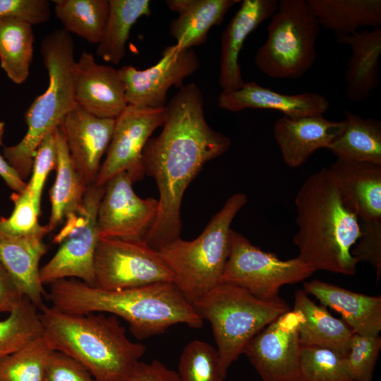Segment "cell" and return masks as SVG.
I'll list each match as a JSON object with an SVG mask.
<instances>
[{
    "label": "cell",
    "mask_w": 381,
    "mask_h": 381,
    "mask_svg": "<svg viewBox=\"0 0 381 381\" xmlns=\"http://www.w3.org/2000/svg\"><path fill=\"white\" fill-rule=\"evenodd\" d=\"M203 107L198 86L183 85L165 107L162 131L143 150L145 174L155 179L159 193L157 215L145 239L156 250L181 238L184 192L205 164L231 145L229 137L208 124Z\"/></svg>",
    "instance_id": "cell-1"
},
{
    "label": "cell",
    "mask_w": 381,
    "mask_h": 381,
    "mask_svg": "<svg viewBox=\"0 0 381 381\" xmlns=\"http://www.w3.org/2000/svg\"><path fill=\"white\" fill-rule=\"evenodd\" d=\"M52 306L68 313H104L123 319L138 339L164 333L182 323L200 328L203 320L174 282L104 290L77 279H64L50 284Z\"/></svg>",
    "instance_id": "cell-2"
},
{
    "label": "cell",
    "mask_w": 381,
    "mask_h": 381,
    "mask_svg": "<svg viewBox=\"0 0 381 381\" xmlns=\"http://www.w3.org/2000/svg\"><path fill=\"white\" fill-rule=\"evenodd\" d=\"M298 258L315 271L356 273L351 249L360 234L359 219L344 199L328 168L310 175L296 198Z\"/></svg>",
    "instance_id": "cell-3"
},
{
    "label": "cell",
    "mask_w": 381,
    "mask_h": 381,
    "mask_svg": "<svg viewBox=\"0 0 381 381\" xmlns=\"http://www.w3.org/2000/svg\"><path fill=\"white\" fill-rule=\"evenodd\" d=\"M39 310L54 350L79 362L96 381L126 380L146 351L128 339L117 316L68 313L46 304Z\"/></svg>",
    "instance_id": "cell-4"
},
{
    "label": "cell",
    "mask_w": 381,
    "mask_h": 381,
    "mask_svg": "<svg viewBox=\"0 0 381 381\" xmlns=\"http://www.w3.org/2000/svg\"><path fill=\"white\" fill-rule=\"evenodd\" d=\"M40 54L49 83L25 112L28 129L16 145L4 146L3 156L24 181L30 176L35 152L52 130L57 128L75 106L74 42L71 34L57 29L40 43Z\"/></svg>",
    "instance_id": "cell-5"
},
{
    "label": "cell",
    "mask_w": 381,
    "mask_h": 381,
    "mask_svg": "<svg viewBox=\"0 0 381 381\" xmlns=\"http://www.w3.org/2000/svg\"><path fill=\"white\" fill-rule=\"evenodd\" d=\"M247 202L243 193L232 195L198 238H179L157 250L173 273L174 284L190 304L221 283L229 253L231 224Z\"/></svg>",
    "instance_id": "cell-6"
},
{
    "label": "cell",
    "mask_w": 381,
    "mask_h": 381,
    "mask_svg": "<svg viewBox=\"0 0 381 381\" xmlns=\"http://www.w3.org/2000/svg\"><path fill=\"white\" fill-rule=\"evenodd\" d=\"M212 327L223 372L243 354L260 330L290 310L285 300H260L238 286L220 283L192 304Z\"/></svg>",
    "instance_id": "cell-7"
},
{
    "label": "cell",
    "mask_w": 381,
    "mask_h": 381,
    "mask_svg": "<svg viewBox=\"0 0 381 381\" xmlns=\"http://www.w3.org/2000/svg\"><path fill=\"white\" fill-rule=\"evenodd\" d=\"M267 26V38L255 56L257 68L267 77L297 79L317 59L320 26L307 0H279Z\"/></svg>",
    "instance_id": "cell-8"
},
{
    "label": "cell",
    "mask_w": 381,
    "mask_h": 381,
    "mask_svg": "<svg viewBox=\"0 0 381 381\" xmlns=\"http://www.w3.org/2000/svg\"><path fill=\"white\" fill-rule=\"evenodd\" d=\"M315 272L298 257L281 260L231 229L229 253L221 283L238 286L260 300L268 301L279 296L282 286L303 282Z\"/></svg>",
    "instance_id": "cell-9"
},
{
    "label": "cell",
    "mask_w": 381,
    "mask_h": 381,
    "mask_svg": "<svg viewBox=\"0 0 381 381\" xmlns=\"http://www.w3.org/2000/svg\"><path fill=\"white\" fill-rule=\"evenodd\" d=\"M104 190V186H88L82 210L64 222L53 240L59 248L40 269L44 285L73 278L95 286L94 261L99 241L97 218Z\"/></svg>",
    "instance_id": "cell-10"
},
{
    "label": "cell",
    "mask_w": 381,
    "mask_h": 381,
    "mask_svg": "<svg viewBox=\"0 0 381 381\" xmlns=\"http://www.w3.org/2000/svg\"><path fill=\"white\" fill-rule=\"evenodd\" d=\"M94 270L95 286L104 290L174 282L173 273L158 251L145 241L99 238Z\"/></svg>",
    "instance_id": "cell-11"
},
{
    "label": "cell",
    "mask_w": 381,
    "mask_h": 381,
    "mask_svg": "<svg viewBox=\"0 0 381 381\" xmlns=\"http://www.w3.org/2000/svg\"><path fill=\"white\" fill-rule=\"evenodd\" d=\"M301 313L290 310L270 323L246 344L243 353L262 381H301Z\"/></svg>",
    "instance_id": "cell-12"
},
{
    "label": "cell",
    "mask_w": 381,
    "mask_h": 381,
    "mask_svg": "<svg viewBox=\"0 0 381 381\" xmlns=\"http://www.w3.org/2000/svg\"><path fill=\"white\" fill-rule=\"evenodd\" d=\"M164 119L165 107L151 109L128 105L115 119L107 157L94 185L104 186L111 178L123 171L133 183L142 179L145 174L143 150L152 133L163 125Z\"/></svg>",
    "instance_id": "cell-13"
},
{
    "label": "cell",
    "mask_w": 381,
    "mask_h": 381,
    "mask_svg": "<svg viewBox=\"0 0 381 381\" xmlns=\"http://www.w3.org/2000/svg\"><path fill=\"white\" fill-rule=\"evenodd\" d=\"M133 183L123 171L105 184L97 218L99 238L145 241L157 217L159 202L138 197Z\"/></svg>",
    "instance_id": "cell-14"
},
{
    "label": "cell",
    "mask_w": 381,
    "mask_h": 381,
    "mask_svg": "<svg viewBox=\"0 0 381 381\" xmlns=\"http://www.w3.org/2000/svg\"><path fill=\"white\" fill-rule=\"evenodd\" d=\"M200 65L193 49L167 47L159 61L144 70L126 65L118 69L123 82L128 105L159 109L167 105L171 86L181 88L184 80L193 75Z\"/></svg>",
    "instance_id": "cell-15"
},
{
    "label": "cell",
    "mask_w": 381,
    "mask_h": 381,
    "mask_svg": "<svg viewBox=\"0 0 381 381\" xmlns=\"http://www.w3.org/2000/svg\"><path fill=\"white\" fill-rule=\"evenodd\" d=\"M114 125L115 119L95 116L75 104L59 126L73 166L87 186L96 182Z\"/></svg>",
    "instance_id": "cell-16"
},
{
    "label": "cell",
    "mask_w": 381,
    "mask_h": 381,
    "mask_svg": "<svg viewBox=\"0 0 381 381\" xmlns=\"http://www.w3.org/2000/svg\"><path fill=\"white\" fill-rule=\"evenodd\" d=\"M74 92L76 104L99 118L116 119L128 106L119 71L98 64L87 52L75 62Z\"/></svg>",
    "instance_id": "cell-17"
},
{
    "label": "cell",
    "mask_w": 381,
    "mask_h": 381,
    "mask_svg": "<svg viewBox=\"0 0 381 381\" xmlns=\"http://www.w3.org/2000/svg\"><path fill=\"white\" fill-rule=\"evenodd\" d=\"M277 7V0L241 1L221 36L219 84L222 92H233L243 85L238 59L244 42L262 22L272 16Z\"/></svg>",
    "instance_id": "cell-18"
},
{
    "label": "cell",
    "mask_w": 381,
    "mask_h": 381,
    "mask_svg": "<svg viewBox=\"0 0 381 381\" xmlns=\"http://www.w3.org/2000/svg\"><path fill=\"white\" fill-rule=\"evenodd\" d=\"M344 124V120L333 121L322 115L300 118L282 116L275 121L273 134L284 163L297 168L318 150L327 149L341 133Z\"/></svg>",
    "instance_id": "cell-19"
},
{
    "label": "cell",
    "mask_w": 381,
    "mask_h": 381,
    "mask_svg": "<svg viewBox=\"0 0 381 381\" xmlns=\"http://www.w3.org/2000/svg\"><path fill=\"white\" fill-rule=\"evenodd\" d=\"M329 105V99L318 93L283 94L255 81L245 82L240 89L233 92H222L218 97V106L226 111L267 109L280 111L291 118L323 115Z\"/></svg>",
    "instance_id": "cell-20"
},
{
    "label": "cell",
    "mask_w": 381,
    "mask_h": 381,
    "mask_svg": "<svg viewBox=\"0 0 381 381\" xmlns=\"http://www.w3.org/2000/svg\"><path fill=\"white\" fill-rule=\"evenodd\" d=\"M44 233L25 236L8 234L0 229V263L23 295L40 309L47 296L40 280V262L47 253Z\"/></svg>",
    "instance_id": "cell-21"
},
{
    "label": "cell",
    "mask_w": 381,
    "mask_h": 381,
    "mask_svg": "<svg viewBox=\"0 0 381 381\" xmlns=\"http://www.w3.org/2000/svg\"><path fill=\"white\" fill-rule=\"evenodd\" d=\"M303 290L322 305L341 315L353 333L377 336L381 331V296L354 292L337 285L313 279L303 283Z\"/></svg>",
    "instance_id": "cell-22"
},
{
    "label": "cell",
    "mask_w": 381,
    "mask_h": 381,
    "mask_svg": "<svg viewBox=\"0 0 381 381\" xmlns=\"http://www.w3.org/2000/svg\"><path fill=\"white\" fill-rule=\"evenodd\" d=\"M358 219L381 220V165L337 159L328 168Z\"/></svg>",
    "instance_id": "cell-23"
},
{
    "label": "cell",
    "mask_w": 381,
    "mask_h": 381,
    "mask_svg": "<svg viewBox=\"0 0 381 381\" xmlns=\"http://www.w3.org/2000/svg\"><path fill=\"white\" fill-rule=\"evenodd\" d=\"M337 38L338 43L350 46L352 51L344 76L346 97L351 102L364 101L380 85L381 28L358 30Z\"/></svg>",
    "instance_id": "cell-24"
},
{
    "label": "cell",
    "mask_w": 381,
    "mask_h": 381,
    "mask_svg": "<svg viewBox=\"0 0 381 381\" xmlns=\"http://www.w3.org/2000/svg\"><path fill=\"white\" fill-rule=\"evenodd\" d=\"M241 0H167L169 9L179 13L169 32L175 45L193 49L206 42L210 30L219 25L229 9Z\"/></svg>",
    "instance_id": "cell-25"
},
{
    "label": "cell",
    "mask_w": 381,
    "mask_h": 381,
    "mask_svg": "<svg viewBox=\"0 0 381 381\" xmlns=\"http://www.w3.org/2000/svg\"><path fill=\"white\" fill-rule=\"evenodd\" d=\"M293 309L302 315L298 327L302 345L329 348L346 354L353 332L342 319L334 318L325 306L315 303L303 289L295 292Z\"/></svg>",
    "instance_id": "cell-26"
},
{
    "label": "cell",
    "mask_w": 381,
    "mask_h": 381,
    "mask_svg": "<svg viewBox=\"0 0 381 381\" xmlns=\"http://www.w3.org/2000/svg\"><path fill=\"white\" fill-rule=\"evenodd\" d=\"M56 176L49 191L51 214L46 225L49 232L82 210L88 187L73 166L65 138L59 126L56 128Z\"/></svg>",
    "instance_id": "cell-27"
},
{
    "label": "cell",
    "mask_w": 381,
    "mask_h": 381,
    "mask_svg": "<svg viewBox=\"0 0 381 381\" xmlns=\"http://www.w3.org/2000/svg\"><path fill=\"white\" fill-rule=\"evenodd\" d=\"M320 28L336 37L351 35L361 27L381 25L380 0H307Z\"/></svg>",
    "instance_id": "cell-28"
},
{
    "label": "cell",
    "mask_w": 381,
    "mask_h": 381,
    "mask_svg": "<svg viewBox=\"0 0 381 381\" xmlns=\"http://www.w3.org/2000/svg\"><path fill=\"white\" fill-rule=\"evenodd\" d=\"M344 127L327 150L337 159L381 165V122L344 111Z\"/></svg>",
    "instance_id": "cell-29"
},
{
    "label": "cell",
    "mask_w": 381,
    "mask_h": 381,
    "mask_svg": "<svg viewBox=\"0 0 381 381\" xmlns=\"http://www.w3.org/2000/svg\"><path fill=\"white\" fill-rule=\"evenodd\" d=\"M109 11L96 53L104 61L118 64L126 55V45L136 21L151 14L149 0H109Z\"/></svg>",
    "instance_id": "cell-30"
},
{
    "label": "cell",
    "mask_w": 381,
    "mask_h": 381,
    "mask_svg": "<svg viewBox=\"0 0 381 381\" xmlns=\"http://www.w3.org/2000/svg\"><path fill=\"white\" fill-rule=\"evenodd\" d=\"M32 25L17 20H0V66L17 85L25 83L33 58Z\"/></svg>",
    "instance_id": "cell-31"
},
{
    "label": "cell",
    "mask_w": 381,
    "mask_h": 381,
    "mask_svg": "<svg viewBox=\"0 0 381 381\" xmlns=\"http://www.w3.org/2000/svg\"><path fill=\"white\" fill-rule=\"evenodd\" d=\"M54 12L64 30L97 44L109 11V0H55Z\"/></svg>",
    "instance_id": "cell-32"
},
{
    "label": "cell",
    "mask_w": 381,
    "mask_h": 381,
    "mask_svg": "<svg viewBox=\"0 0 381 381\" xmlns=\"http://www.w3.org/2000/svg\"><path fill=\"white\" fill-rule=\"evenodd\" d=\"M8 314L0 320V359L44 334L40 310L28 298Z\"/></svg>",
    "instance_id": "cell-33"
},
{
    "label": "cell",
    "mask_w": 381,
    "mask_h": 381,
    "mask_svg": "<svg viewBox=\"0 0 381 381\" xmlns=\"http://www.w3.org/2000/svg\"><path fill=\"white\" fill-rule=\"evenodd\" d=\"M54 351L44 334L37 338L0 359V381H44Z\"/></svg>",
    "instance_id": "cell-34"
},
{
    "label": "cell",
    "mask_w": 381,
    "mask_h": 381,
    "mask_svg": "<svg viewBox=\"0 0 381 381\" xmlns=\"http://www.w3.org/2000/svg\"><path fill=\"white\" fill-rule=\"evenodd\" d=\"M177 373L180 381H224L226 376L217 349L199 339L190 341L183 349Z\"/></svg>",
    "instance_id": "cell-35"
},
{
    "label": "cell",
    "mask_w": 381,
    "mask_h": 381,
    "mask_svg": "<svg viewBox=\"0 0 381 381\" xmlns=\"http://www.w3.org/2000/svg\"><path fill=\"white\" fill-rule=\"evenodd\" d=\"M300 372L301 381H353L346 355L329 348L302 345Z\"/></svg>",
    "instance_id": "cell-36"
},
{
    "label": "cell",
    "mask_w": 381,
    "mask_h": 381,
    "mask_svg": "<svg viewBox=\"0 0 381 381\" xmlns=\"http://www.w3.org/2000/svg\"><path fill=\"white\" fill-rule=\"evenodd\" d=\"M11 199L13 210L8 217L0 216V229L14 236H25L34 234H49L46 225L39 223L40 211L36 208L28 188L19 193L13 192Z\"/></svg>",
    "instance_id": "cell-37"
},
{
    "label": "cell",
    "mask_w": 381,
    "mask_h": 381,
    "mask_svg": "<svg viewBox=\"0 0 381 381\" xmlns=\"http://www.w3.org/2000/svg\"><path fill=\"white\" fill-rule=\"evenodd\" d=\"M381 349V337L353 333L346 361L353 381H373L374 369Z\"/></svg>",
    "instance_id": "cell-38"
},
{
    "label": "cell",
    "mask_w": 381,
    "mask_h": 381,
    "mask_svg": "<svg viewBox=\"0 0 381 381\" xmlns=\"http://www.w3.org/2000/svg\"><path fill=\"white\" fill-rule=\"evenodd\" d=\"M56 128L49 131L39 145L33 159L31 177L26 184L34 204L40 212L45 181L49 174L56 169L57 164Z\"/></svg>",
    "instance_id": "cell-39"
},
{
    "label": "cell",
    "mask_w": 381,
    "mask_h": 381,
    "mask_svg": "<svg viewBox=\"0 0 381 381\" xmlns=\"http://www.w3.org/2000/svg\"><path fill=\"white\" fill-rule=\"evenodd\" d=\"M361 234L351 255L359 262L370 263L375 270L377 282L381 277V220L359 219Z\"/></svg>",
    "instance_id": "cell-40"
},
{
    "label": "cell",
    "mask_w": 381,
    "mask_h": 381,
    "mask_svg": "<svg viewBox=\"0 0 381 381\" xmlns=\"http://www.w3.org/2000/svg\"><path fill=\"white\" fill-rule=\"evenodd\" d=\"M50 16L47 0H0V20H17L37 25L47 22Z\"/></svg>",
    "instance_id": "cell-41"
},
{
    "label": "cell",
    "mask_w": 381,
    "mask_h": 381,
    "mask_svg": "<svg viewBox=\"0 0 381 381\" xmlns=\"http://www.w3.org/2000/svg\"><path fill=\"white\" fill-rule=\"evenodd\" d=\"M44 381H96L79 362L54 351L48 361Z\"/></svg>",
    "instance_id": "cell-42"
},
{
    "label": "cell",
    "mask_w": 381,
    "mask_h": 381,
    "mask_svg": "<svg viewBox=\"0 0 381 381\" xmlns=\"http://www.w3.org/2000/svg\"><path fill=\"white\" fill-rule=\"evenodd\" d=\"M124 381H180L174 371L158 360L150 363L139 361Z\"/></svg>",
    "instance_id": "cell-43"
},
{
    "label": "cell",
    "mask_w": 381,
    "mask_h": 381,
    "mask_svg": "<svg viewBox=\"0 0 381 381\" xmlns=\"http://www.w3.org/2000/svg\"><path fill=\"white\" fill-rule=\"evenodd\" d=\"M24 296L18 284L0 263V313H10Z\"/></svg>",
    "instance_id": "cell-44"
},
{
    "label": "cell",
    "mask_w": 381,
    "mask_h": 381,
    "mask_svg": "<svg viewBox=\"0 0 381 381\" xmlns=\"http://www.w3.org/2000/svg\"><path fill=\"white\" fill-rule=\"evenodd\" d=\"M5 133V122L0 121V147L3 145L4 135ZM0 177L13 192L23 191L27 182L20 179L18 174L12 169L0 153Z\"/></svg>",
    "instance_id": "cell-45"
}]
</instances>
